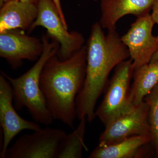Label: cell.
<instances>
[{"mask_svg":"<svg viewBox=\"0 0 158 158\" xmlns=\"http://www.w3.org/2000/svg\"><path fill=\"white\" fill-rule=\"evenodd\" d=\"M23 2H28L34 3V4L37 5L39 0H20Z\"/></svg>","mask_w":158,"mask_h":158,"instance_id":"cell-18","label":"cell"},{"mask_svg":"<svg viewBox=\"0 0 158 158\" xmlns=\"http://www.w3.org/2000/svg\"><path fill=\"white\" fill-rule=\"evenodd\" d=\"M23 31L9 30L0 33V56L16 69L23 61H37L42 55V40L26 35Z\"/></svg>","mask_w":158,"mask_h":158,"instance_id":"cell-10","label":"cell"},{"mask_svg":"<svg viewBox=\"0 0 158 158\" xmlns=\"http://www.w3.org/2000/svg\"><path fill=\"white\" fill-rule=\"evenodd\" d=\"M156 0H101L100 23L108 31L116 30L118 20L127 15L137 17L149 13Z\"/></svg>","mask_w":158,"mask_h":158,"instance_id":"cell-12","label":"cell"},{"mask_svg":"<svg viewBox=\"0 0 158 158\" xmlns=\"http://www.w3.org/2000/svg\"><path fill=\"white\" fill-rule=\"evenodd\" d=\"M37 5V17L29 29V33L37 27H43L60 44L57 54L59 59L70 58L84 45V36L77 31H68L59 0H39Z\"/></svg>","mask_w":158,"mask_h":158,"instance_id":"cell-4","label":"cell"},{"mask_svg":"<svg viewBox=\"0 0 158 158\" xmlns=\"http://www.w3.org/2000/svg\"><path fill=\"white\" fill-rule=\"evenodd\" d=\"M12 88L9 81L0 75V125L2 132L0 158H6L9 145L15 137L24 130L38 131L41 129L36 122L21 117L13 104Z\"/></svg>","mask_w":158,"mask_h":158,"instance_id":"cell-9","label":"cell"},{"mask_svg":"<svg viewBox=\"0 0 158 158\" xmlns=\"http://www.w3.org/2000/svg\"><path fill=\"white\" fill-rule=\"evenodd\" d=\"M87 47L61 60L57 54L52 56L44 66L40 86L54 120L62 122L73 129L77 117V97L86 76Z\"/></svg>","mask_w":158,"mask_h":158,"instance_id":"cell-2","label":"cell"},{"mask_svg":"<svg viewBox=\"0 0 158 158\" xmlns=\"http://www.w3.org/2000/svg\"><path fill=\"white\" fill-rule=\"evenodd\" d=\"M155 24L150 13L137 17L127 33L121 37L129 51L134 70L149 63L158 50L157 36L152 34Z\"/></svg>","mask_w":158,"mask_h":158,"instance_id":"cell-8","label":"cell"},{"mask_svg":"<svg viewBox=\"0 0 158 158\" xmlns=\"http://www.w3.org/2000/svg\"><path fill=\"white\" fill-rule=\"evenodd\" d=\"M105 127L99 138V146L115 144L132 136L152 135L147 103L144 100L134 106L131 110L118 116Z\"/></svg>","mask_w":158,"mask_h":158,"instance_id":"cell-7","label":"cell"},{"mask_svg":"<svg viewBox=\"0 0 158 158\" xmlns=\"http://www.w3.org/2000/svg\"><path fill=\"white\" fill-rule=\"evenodd\" d=\"M130 101L133 106L144 101V98L158 84V59L134 69Z\"/></svg>","mask_w":158,"mask_h":158,"instance_id":"cell-14","label":"cell"},{"mask_svg":"<svg viewBox=\"0 0 158 158\" xmlns=\"http://www.w3.org/2000/svg\"><path fill=\"white\" fill-rule=\"evenodd\" d=\"M44 50L36 63L25 73L13 78L1 71L12 88L15 107L18 111L27 109L34 121L48 126L54 120L49 110L40 86V77L46 62L52 56L58 53L60 44L48 34L43 35Z\"/></svg>","mask_w":158,"mask_h":158,"instance_id":"cell-3","label":"cell"},{"mask_svg":"<svg viewBox=\"0 0 158 158\" xmlns=\"http://www.w3.org/2000/svg\"><path fill=\"white\" fill-rule=\"evenodd\" d=\"M87 119L82 118L76 128L72 132L65 134L58 148L57 158H81L83 151H88L84 139Z\"/></svg>","mask_w":158,"mask_h":158,"instance_id":"cell-15","label":"cell"},{"mask_svg":"<svg viewBox=\"0 0 158 158\" xmlns=\"http://www.w3.org/2000/svg\"><path fill=\"white\" fill-rule=\"evenodd\" d=\"M65 134L60 129L46 127L23 135L9 148L6 158H57L59 144Z\"/></svg>","mask_w":158,"mask_h":158,"instance_id":"cell-6","label":"cell"},{"mask_svg":"<svg viewBox=\"0 0 158 158\" xmlns=\"http://www.w3.org/2000/svg\"><path fill=\"white\" fill-rule=\"evenodd\" d=\"M12 1V0H1V3H2L1 5V7H2L3 5H4V3L7 2H9V1Z\"/></svg>","mask_w":158,"mask_h":158,"instance_id":"cell-20","label":"cell"},{"mask_svg":"<svg viewBox=\"0 0 158 158\" xmlns=\"http://www.w3.org/2000/svg\"><path fill=\"white\" fill-rule=\"evenodd\" d=\"M151 16L154 22L155 23L157 24L158 26V0L156 1L155 3L153 6ZM157 37L158 39V34Z\"/></svg>","mask_w":158,"mask_h":158,"instance_id":"cell-17","label":"cell"},{"mask_svg":"<svg viewBox=\"0 0 158 158\" xmlns=\"http://www.w3.org/2000/svg\"><path fill=\"white\" fill-rule=\"evenodd\" d=\"M87 43L86 76L76 104L77 118L90 123L96 118L97 102L104 92L110 73L130 55L116 30L105 35L99 22L92 26Z\"/></svg>","mask_w":158,"mask_h":158,"instance_id":"cell-1","label":"cell"},{"mask_svg":"<svg viewBox=\"0 0 158 158\" xmlns=\"http://www.w3.org/2000/svg\"><path fill=\"white\" fill-rule=\"evenodd\" d=\"M151 135L132 136L108 146L98 145L89 158H137L154 156Z\"/></svg>","mask_w":158,"mask_h":158,"instance_id":"cell-11","label":"cell"},{"mask_svg":"<svg viewBox=\"0 0 158 158\" xmlns=\"http://www.w3.org/2000/svg\"><path fill=\"white\" fill-rule=\"evenodd\" d=\"M148 106V121L152 135L155 156L158 158V84L144 98Z\"/></svg>","mask_w":158,"mask_h":158,"instance_id":"cell-16","label":"cell"},{"mask_svg":"<svg viewBox=\"0 0 158 158\" xmlns=\"http://www.w3.org/2000/svg\"><path fill=\"white\" fill-rule=\"evenodd\" d=\"M158 50L156 53L152 57V59L151 62H153V61H156V60H158Z\"/></svg>","mask_w":158,"mask_h":158,"instance_id":"cell-19","label":"cell"},{"mask_svg":"<svg viewBox=\"0 0 158 158\" xmlns=\"http://www.w3.org/2000/svg\"><path fill=\"white\" fill-rule=\"evenodd\" d=\"M115 69L105 89L103 98L95 111L96 117L105 127L135 106L129 99L134 72L132 60H125Z\"/></svg>","mask_w":158,"mask_h":158,"instance_id":"cell-5","label":"cell"},{"mask_svg":"<svg viewBox=\"0 0 158 158\" xmlns=\"http://www.w3.org/2000/svg\"><path fill=\"white\" fill-rule=\"evenodd\" d=\"M92 1H98V0H92Z\"/></svg>","mask_w":158,"mask_h":158,"instance_id":"cell-21","label":"cell"},{"mask_svg":"<svg viewBox=\"0 0 158 158\" xmlns=\"http://www.w3.org/2000/svg\"><path fill=\"white\" fill-rule=\"evenodd\" d=\"M37 13V5L34 3L20 0L4 3L0 10V33L9 30H28Z\"/></svg>","mask_w":158,"mask_h":158,"instance_id":"cell-13","label":"cell"}]
</instances>
